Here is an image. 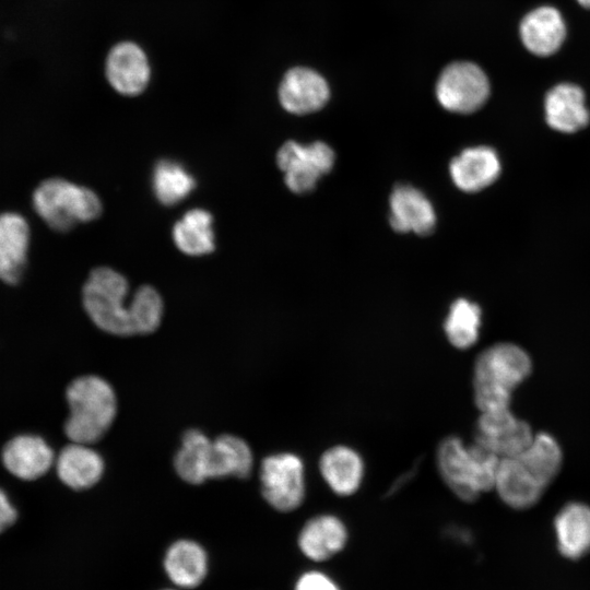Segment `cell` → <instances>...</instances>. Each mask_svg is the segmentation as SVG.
<instances>
[{
    "label": "cell",
    "instance_id": "1",
    "mask_svg": "<svg viewBox=\"0 0 590 590\" xmlns=\"http://www.w3.org/2000/svg\"><path fill=\"white\" fill-rule=\"evenodd\" d=\"M532 361L519 345L500 342L484 349L473 366V396L480 412L509 409L512 393L531 374Z\"/></svg>",
    "mask_w": 590,
    "mask_h": 590
},
{
    "label": "cell",
    "instance_id": "2",
    "mask_svg": "<svg viewBox=\"0 0 590 590\" xmlns=\"http://www.w3.org/2000/svg\"><path fill=\"white\" fill-rule=\"evenodd\" d=\"M438 472L447 487L465 503L494 489L500 458L473 442L465 445L457 436L444 438L436 455Z\"/></svg>",
    "mask_w": 590,
    "mask_h": 590
},
{
    "label": "cell",
    "instance_id": "3",
    "mask_svg": "<svg viewBox=\"0 0 590 590\" xmlns=\"http://www.w3.org/2000/svg\"><path fill=\"white\" fill-rule=\"evenodd\" d=\"M70 410L64 434L71 442L92 445L111 426L117 414V398L113 387L102 377L81 376L66 390Z\"/></svg>",
    "mask_w": 590,
    "mask_h": 590
},
{
    "label": "cell",
    "instance_id": "4",
    "mask_svg": "<svg viewBox=\"0 0 590 590\" xmlns=\"http://www.w3.org/2000/svg\"><path fill=\"white\" fill-rule=\"evenodd\" d=\"M32 204L51 229L61 233L102 213V202L93 190L59 177L43 180L32 194Z\"/></svg>",
    "mask_w": 590,
    "mask_h": 590
},
{
    "label": "cell",
    "instance_id": "5",
    "mask_svg": "<svg viewBox=\"0 0 590 590\" xmlns=\"http://www.w3.org/2000/svg\"><path fill=\"white\" fill-rule=\"evenodd\" d=\"M128 290V281L119 272L107 267L91 271L82 299L86 314L101 330L122 337L134 334L126 304Z\"/></svg>",
    "mask_w": 590,
    "mask_h": 590
},
{
    "label": "cell",
    "instance_id": "6",
    "mask_svg": "<svg viewBox=\"0 0 590 590\" xmlns=\"http://www.w3.org/2000/svg\"><path fill=\"white\" fill-rule=\"evenodd\" d=\"M261 492L274 509L288 512L305 498L303 460L295 453L281 452L266 457L260 467Z\"/></svg>",
    "mask_w": 590,
    "mask_h": 590
},
{
    "label": "cell",
    "instance_id": "7",
    "mask_svg": "<svg viewBox=\"0 0 590 590\" xmlns=\"http://www.w3.org/2000/svg\"><path fill=\"white\" fill-rule=\"evenodd\" d=\"M489 90L484 71L473 62L461 61L444 69L436 84V97L449 111L471 114L485 104Z\"/></svg>",
    "mask_w": 590,
    "mask_h": 590
},
{
    "label": "cell",
    "instance_id": "8",
    "mask_svg": "<svg viewBox=\"0 0 590 590\" xmlns=\"http://www.w3.org/2000/svg\"><path fill=\"white\" fill-rule=\"evenodd\" d=\"M276 164L284 173L287 188L302 194L314 190L318 180L332 169L334 153L323 142L303 145L287 141L278 151Z\"/></svg>",
    "mask_w": 590,
    "mask_h": 590
},
{
    "label": "cell",
    "instance_id": "9",
    "mask_svg": "<svg viewBox=\"0 0 590 590\" xmlns=\"http://www.w3.org/2000/svg\"><path fill=\"white\" fill-rule=\"evenodd\" d=\"M530 425L509 409L481 412L475 426L474 442L497 457L520 453L533 439Z\"/></svg>",
    "mask_w": 590,
    "mask_h": 590
},
{
    "label": "cell",
    "instance_id": "10",
    "mask_svg": "<svg viewBox=\"0 0 590 590\" xmlns=\"http://www.w3.org/2000/svg\"><path fill=\"white\" fill-rule=\"evenodd\" d=\"M550 483L519 455L502 458L494 489L509 507L518 510L534 506Z\"/></svg>",
    "mask_w": 590,
    "mask_h": 590
},
{
    "label": "cell",
    "instance_id": "11",
    "mask_svg": "<svg viewBox=\"0 0 590 590\" xmlns=\"http://www.w3.org/2000/svg\"><path fill=\"white\" fill-rule=\"evenodd\" d=\"M51 446L37 434L23 433L9 439L1 451L4 469L22 481H35L55 464Z\"/></svg>",
    "mask_w": 590,
    "mask_h": 590
},
{
    "label": "cell",
    "instance_id": "12",
    "mask_svg": "<svg viewBox=\"0 0 590 590\" xmlns=\"http://www.w3.org/2000/svg\"><path fill=\"white\" fill-rule=\"evenodd\" d=\"M326 80L308 68H294L286 72L280 87L282 107L295 115H306L322 108L329 99Z\"/></svg>",
    "mask_w": 590,
    "mask_h": 590
},
{
    "label": "cell",
    "instance_id": "13",
    "mask_svg": "<svg viewBox=\"0 0 590 590\" xmlns=\"http://www.w3.org/2000/svg\"><path fill=\"white\" fill-rule=\"evenodd\" d=\"M31 231L24 216L16 212L0 213V280L17 284L25 271Z\"/></svg>",
    "mask_w": 590,
    "mask_h": 590
},
{
    "label": "cell",
    "instance_id": "14",
    "mask_svg": "<svg viewBox=\"0 0 590 590\" xmlns=\"http://www.w3.org/2000/svg\"><path fill=\"white\" fill-rule=\"evenodd\" d=\"M106 76L120 94L135 96L142 93L150 80V66L143 50L133 43H120L108 54Z\"/></svg>",
    "mask_w": 590,
    "mask_h": 590
},
{
    "label": "cell",
    "instance_id": "15",
    "mask_svg": "<svg viewBox=\"0 0 590 590\" xmlns=\"http://www.w3.org/2000/svg\"><path fill=\"white\" fill-rule=\"evenodd\" d=\"M519 34L529 52L538 57H548L564 44L566 25L557 9L542 5L522 17Z\"/></svg>",
    "mask_w": 590,
    "mask_h": 590
},
{
    "label": "cell",
    "instance_id": "16",
    "mask_svg": "<svg viewBox=\"0 0 590 590\" xmlns=\"http://www.w3.org/2000/svg\"><path fill=\"white\" fill-rule=\"evenodd\" d=\"M544 111L547 125L563 133H574L588 126L590 111L586 95L574 83H559L545 95Z\"/></svg>",
    "mask_w": 590,
    "mask_h": 590
},
{
    "label": "cell",
    "instance_id": "17",
    "mask_svg": "<svg viewBox=\"0 0 590 590\" xmlns=\"http://www.w3.org/2000/svg\"><path fill=\"white\" fill-rule=\"evenodd\" d=\"M389 221L396 232L424 236L434 231L436 215L423 192L409 185H398L390 196Z\"/></svg>",
    "mask_w": 590,
    "mask_h": 590
},
{
    "label": "cell",
    "instance_id": "18",
    "mask_svg": "<svg viewBox=\"0 0 590 590\" xmlns=\"http://www.w3.org/2000/svg\"><path fill=\"white\" fill-rule=\"evenodd\" d=\"M347 529L334 515L321 514L310 518L298 534L300 552L310 560L324 562L343 550Z\"/></svg>",
    "mask_w": 590,
    "mask_h": 590
},
{
    "label": "cell",
    "instance_id": "19",
    "mask_svg": "<svg viewBox=\"0 0 590 590\" xmlns=\"http://www.w3.org/2000/svg\"><path fill=\"white\" fill-rule=\"evenodd\" d=\"M455 185L465 192H476L492 185L499 176L500 161L492 148L465 149L450 162Z\"/></svg>",
    "mask_w": 590,
    "mask_h": 590
},
{
    "label": "cell",
    "instance_id": "20",
    "mask_svg": "<svg viewBox=\"0 0 590 590\" xmlns=\"http://www.w3.org/2000/svg\"><path fill=\"white\" fill-rule=\"evenodd\" d=\"M60 481L72 489H86L95 485L104 472V461L91 445L71 442L56 457Z\"/></svg>",
    "mask_w": 590,
    "mask_h": 590
},
{
    "label": "cell",
    "instance_id": "21",
    "mask_svg": "<svg viewBox=\"0 0 590 590\" xmlns=\"http://www.w3.org/2000/svg\"><path fill=\"white\" fill-rule=\"evenodd\" d=\"M319 470L330 489L340 496L353 495L364 476V461L353 448L337 445L328 448L319 459Z\"/></svg>",
    "mask_w": 590,
    "mask_h": 590
},
{
    "label": "cell",
    "instance_id": "22",
    "mask_svg": "<svg viewBox=\"0 0 590 590\" xmlns=\"http://www.w3.org/2000/svg\"><path fill=\"white\" fill-rule=\"evenodd\" d=\"M559 553L578 559L590 553V507L580 502L563 506L554 519Z\"/></svg>",
    "mask_w": 590,
    "mask_h": 590
},
{
    "label": "cell",
    "instance_id": "23",
    "mask_svg": "<svg viewBox=\"0 0 590 590\" xmlns=\"http://www.w3.org/2000/svg\"><path fill=\"white\" fill-rule=\"evenodd\" d=\"M164 567L168 578L176 586L193 588L206 575V555L198 543L180 540L168 548L164 559Z\"/></svg>",
    "mask_w": 590,
    "mask_h": 590
},
{
    "label": "cell",
    "instance_id": "24",
    "mask_svg": "<svg viewBox=\"0 0 590 590\" xmlns=\"http://www.w3.org/2000/svg\"><path fill=\"white\" fill-rule=\"evenodd\" d=\"M212 440L198 429H189L182 436L174 459L177 474L185 482L201 484L211 479Z\"/></svg>",
    "mask_w": 590,
    "mask_h": 590
},
{
    "label": "cell",
    "instance_id": "25",
    "mask_svg": "<svg viewBox=\"0 0 590 590\" xmlns=\"http://www.w3.org/2000/svg\"><path fill=\"white\" fill-rule=\"evenodd\" d=\"M213 217L203 209H192L184 214L173 227V240L188 256H202L215 248L212 228Z\"/></svg>",
    "mask_w": 590,
    "mask_h": 590
},
{
    "label": "cell",
    "instance_id": "26",
    "mask_svg": "<svg viewBox=\"0 0 590 590\" xmlns=\"http://www.w3.org/2000/svg\"><path fill=\"white\" fill-rule=\"evenodd\" d=\"M253 465L248 444L233 435H222L212 440L211 477H247Z\"/></svg>",
    "mask_w": 590,
    "mask_h": 590
},
{
    "label": "cell",
    "instance_id": "27",
    "mask_svg": "<svg viewBox=\"0 0 590 590\" xmlns=\"http://www.w3.org/2000/svg\"><path fill=\"white\" fill-rule=\"evenodd\" d=\"M482 311L477 304L465 298L455 300L444 323L449 343L458 350L473 346L480 333Z\"/></svg>",
    "mask_w": 590,
    "mask_h": 590
},
{
    "label": "cell",
    "instance_id": "28",
    "mask_svg": "<svg viewBox=\"0 0 590 590\" xmlns=\"http://www.w3.org/2000/svg\"><path fill=\"white\" fill-rule=\"evenodd\" d=\"M153 192L164 205H174L182 201L196 187V180L179 163L161 160L153 170Z\"/></svg>",
    "mask_w": 590,
    "mask_h": 590
},
{
    "label": "cell",
    "instance_id": "29",
    "mask_svg": "<svg viewBox=\"0 0 590 590\" xmlns=\"http://www.w3.org/2000/svg\"><path fill=\"white\" fill-rule=\"evenodd\" d=\"M131 322L134 334H148L154 332L162 321L163 300L158 292L143 285L129 302Z\"/></svg>",
    "mask_w": 590,
    "mask_h": 590
},
{
    "label": "cell",
    "instance_id": "30",
    "mask_svg": "<svg viewBox=\"0 0 590 590\" xmlns=\"http://www.w3.org/2000/svg\"><path fill=\"white\" fill-rule=\"evenodd\" d=\"M295 590H341L338 583L327 574L309 570L299 576Z\"/></svg>",
    "mask_w": 590,
    "mask_h": 590
},
{
    "label": "cell",
    "instance_id": "31",
    "mask_svg": "<svg viewBox=\"0 0 590 590\" xmlns=\"http://www.w3.org/2000/svg\"><path fill=\"white\" fill-rule=\"evenodd\" d=\"M17 511L7 492L0 487V533L16 520Z\"/></svg>",
    "mask_w": 590,
    "mask_h": 590
},
{
    "label": "cell",
    "instance_id": "32",
    "mask_svg": "<svg viewBox=\"0 0 590 590\" xmlns=\"http://www.w3.org/2000/svg\"><path fill=\"white\" fill-rule=\"evenodd\" d=\"M577 2L586 9H590V0H577Z\"/></svg>",
    "mask_w": 590,
    "mask_h": 590
},
{
    "label": "cell",
    "instance_id": "33",
    "mask_svg": "<svg viewBox=\"0 0 590 590\" xmlns=\"http://www.w3.org/2000/svg\"><path fill=\"white\" fill-rule=\"evenodd\" d=\"M167 590H172V589H167Z\"/></svg>",
    "mask_w": 590,
    "mask_h": 590
}]
</instances>
